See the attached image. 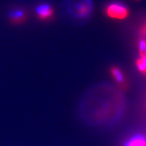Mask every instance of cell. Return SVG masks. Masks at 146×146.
<instances>
[{"label":"cell","mask_w":146,"mask_h":146,"mask_svg":"<svg viewBox=\"0 0 146 146\" xmlns=\"http://www.w3.org/2000/svg\"><path fill=\"white\" fill-rule=\"evenodd\" d=\"M106 13L110 17L123 19L129 15V10L125 5L120 3H112L108 5Z\"/></svg>","instance_id":"obj_1"},{"label":"cell","mask_w":146,"mask_h":146,"mask_svg":"<svg viewBox=\"0 0 146 146\" xmlns=\"http://www.w3.org/2000/svg\"><path fill=\"white\" fill-rule=\"evenodd\" d=\"M8 18L12 25H22L27 21L28 14H27V11L24 9L16 8L9 12Z\"/></svg>","instance_id":"obj_2"},{"label":"cell","mask_w":146,"mask_h":146,"mask_svg":"<svg viewBox=\"0 0 146 146\" xmlns=\"http://www.w3.org/2000/svg\"><path fill=\"white\" fill-rule=\"evenodd\" d=\"M139 46L140 52H141L142 54H143V53H146V41L145 40H141V41H139Z\"/></svg>","instance_id":"obj_6"},{"label":"cell","mask_w":146,"mask_h":146,"mask_svg":"<svg viewBox=\"0 0 146 146\" xmlns=\"http://www.w3.org/2000/svg\"><path fill=\"white\" fill-rule=\"evenodd\" d=\"M35 12L36 16L41 21H47L53 17L54 14V10L50 4L42 3L36 7Z\"/></svg>","instance_id":"obj_3"},{"label":"cell","mask_w":146,"mask_h":146,"mask_svg":"<svg viewBox=\"0 0 146 146\" xmlns=\"http://www.w3.org/2000/svg\"><path fill=\"white\" fill-rule=\"evenodd\" d=\"M112 75L114 76V77L115 79H116V81L118 82V83H123L124 81L123 74L119 68H116V67L113 68L112 69Z\"/></svg>","instance_id":"obj_5"},{"label":"cell","mask_w":146,"mask_h":146,"mask_svg":"<svg viewBox=\"0 0 146 146\" xmlns=\"http://www.w3.org/2000/svg\"><path fill=\"white\" fill-rule=\"evenodd\" d=\"M137 66L140 71H141V72H146V66L143 62L141 61V60H139L137 62Z\"/></svg>","instance_id":"obj_7"},{"label":"cell","mask_w":146,"mask_h":146,"mask_svg":"<svg viewBox=\"0 0 146 146\" xmlns=\"http://www.w3.org/2000/svg\"><path fill=\"white\" fill-rule=\"evenodd\" d=\"M141 60V61L143 62V64L145 65V66H146V56H143V57L142 58Z\"/></svg>","instance_id":"obj_8"},{"label":"cell","mask_w":146,"mask_h":146,"mask_svg":"<svg viewBox=\"0 0 146 146\" xmlns=\"http://www.w3.org/2000/svg\"><path fill=\"white\" fill-rule=\"evenodd\" d=\"M125 146H146V139L141 135L135 136L131 139Z\"/></svg>","instance_id":"obj_4"}]
</instances>
